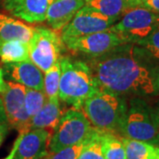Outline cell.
Instances as JSON below:
<instances>
[{"label": "cell", "instance_id": "cell-1", "mask_svg": "<svg viewBox=\"0 0 159 159\" xmlns=\"http://www.w3.org/2000/svg\"><path fill=\"white\" fill-rule=\"evenodd\" d=\"M87 63L100 89L120 96H155L154 70L157 65L130 43L115 47Z\"/></svg>", "mask_w": 159, "mask_h": 159}, {"label": "cell", "instance_id": "cell-2", "mask_svg": "<svg viewBox=\"0 0 159 159\" xmlns=\"http://www.w3.org/2000/svg\"><path fill=\"white\" fill-rule=\"evenodd\" d=\"M61 75L59 81L58 98L80 109L86 99L96 93L100 88L97 85L89 65L81 60L69 57L60 58Z\"/></svg>", "mask_w": 159, "mask_h": 159}, {"label": "cell", "instance_id": "cell-3", "mask_svg": "<svg viewBox=\"0 0 159 159\" xmlns=\"http://www.w3.org/2000/svg\"><path fill=\"white\" fill-rule=\"evenodd\" d=\"M126 107L127 102L123 96L99 89L86 99L80 110L95 128L117 134Z\"/></svg>", "mask_w": 159, "mask_h": 159}, {"label": "cell", "instance_id": "cell-4", "mask_svg": "<svg viewBox=\"0 0 159 159\" xmlns=\"http://www.w3.org/2000/svg\"><path fill=\"white\" fill-rule=\"evenodd\" d=\"M118 133L124 138L159 145L158 126L152 117L149 104L142 97H132L127 102Z\"/></svg>", "mask_w": 159, "mask_h": 159}, {"label": "cell", "instance_id": "cell-5", "mask_svg": "<svg viewBox=\"0 0 159 159\" xmlns=\"http://www.w3.org/2000/svg\"><path fill=\"white\" fill-rule=\"evenodd\" d=\"M96 128L81 110L72 109L62 114L56 129L49 141V152L54 153L62 148L82 142Z\"/></svg>", "mask_w": 159, "mask_h": 159}, {"label": "cell", "instance_id": "cell-6", "mask_svg": "<svg viewBox=\"0 0 159 159\" xmlns=\"http://www.w3.org/2000/svg\"><path fill=\"white\" fill-rule=\"evenodd\" d=\"M119 19L110 29L125 43H135L159 30V12L142 6L131 8Z\"/></svg>", "mask_w": 159, "mask_h": 159}, {"label": "cell", "instance_id": "cell-7", "mask_svg": "<svg viewBox=\"0 0 159 159\" xmlns=\"http://www.w3.org/2000/svg\"><path fill=\"white\" fill-rule=\"evenodd\" d=\"M64 42L57 33L46 27L34 28L32 38L29 41V57L43 72L61 58Z\"/></svg>", "mask_w": 159, "mask_h": 159}, {"label": "cell", "instance_id": "cell-8", "mask_svg": "<svg viewBox=\"0 0 159 159\" xmlns=\"http://www.w3.org/2000/svg\"><path fill=\"white\" fill-rule=\"evenodd\" d=\"M119 19L109 17L90 6H82L71 21L61 30L64 41L109 29Z\"/></svg>", "mask_w": 159, "mask_h": 159}, {"label": "cell", "instance_id": "cell-9", "mask_svg": "<svg viewBox=\"0 0 159 159\" xmlns=\"http://www.w3.org/2000/svg\"><path fill=\"white\" fill-rule=\"evenodd\" d=\"M26 87L20 83L6 81V90L0 93L6 111V122L19 132L30 130V117L25 109Z\"/></svg>", "mask_w": 159, "mask_h": 159}, {"label": "cell", "instance_id": "cell-10", "mask_svg": "<svg viewBox=\"0 0 159 159\" xmlns=\"http://www.w3.org/2000/svg\"><path fill=\"white\" fill-rule=\"evenodd\" d=\"M70 51L89 57L101 56L117 46L125 43L117 33L111 29L64 41Z\"/></svg>", "mask_w": 159, "mask_h": 159}, {"label": "cell", "instance_id": "cell-11", "mask_svg": "<svg viewBox=\"0 0 159 159\" xmlns=\"http://www.w3.org/2000/svg\"><path fill=\"white\" fill-rule=\"evenodd\" d=\"M51 133L46 129H30L21 138L13 159H43L49 154Z\"/></svg>", "mask_w": 159, "mask_h": 159}, {"label": "cell", "instance_id": "cell-12", "mask_svg": "<svg viewBox=\"0 0 159 159\" xmlns=\"http://www.w3.org/2000/svg\"><path fill=\"white\" fill-rule=\"evenodd\" d=\"M54 0H3V6L12 16L29 23L45 21L49 6Z\"/></svg>", "mask_w": 159, "mask_h": 159}, {"label": "cell", "instance_id": "cell-13", "mask_svg": "<svg viewBox=\"0 0 159 159\" xmlns=\"http://www.w3.org/2000/svg\"><path fill=\"white\" fill-rule=\"evenodd\" d=\"M4 74L11 81L20 83L26 88L43 90V71L31 60L5 64Z\"/></svg>", "mask_w": 159, "mask_h": 159}, {"label": "cell", "instance_id": "cell-14", "mask_svg": "<svg viewBox=\"0 0 159 159\" xmlns=\"http://www.w3.org/2000/svg\"><path fill=\"white\" fill-rule=\"evenodd\" d=\"M85 4L86 0H54L49 6L45 21L55 31L62 30Z\"/></svg>", "mask_w": 159, "mask_h": 159}, {"label": "cell", "instance_id": "cell-15", "mask_svg": "<svg viewBox=\"0 0 159 159\" xmlns=\"http://www.w3.org/2000/svg\"><path fill=\"white\" fill-rule=\"evenodd\" d=\"M33 33V27L0 12V42L20 40L29 43Z\"/></svg>", "mask_w": 159, "mask_h": 159}, {"label": "cell", "instance_id": "cell-16", "mask_svg": "<svg viewBox=\"0 0 159 159\" xmlns=\"http://www.w3.org/2000/svg\"><path fill=\"white\" fill-rule=\"evenodd\" d=\"M62 116L59 101L46 100L45 103L30 120V129H46L52 132L56 129ZM51 133V132H50Z\"/></svg>", "mask_w": 159, "mask_h": 159}, {"label": "cell", "instance_id": "cell-17", "mask_svg": "<svg viewBox=\"0 0 159 159\" xmlns=\"http://www.w3.org/2000/svg\"><path fill=\"white\" fill-rule=\"evenodd\" d=\"M85 5L106 16L118 19L131 8L141 6L140 0H86Z\"/></svg>", "mask_w": 159, "mask_h": 159}, {"label": "cell", "instance_id": "cell-18", "mask_svg": "<svg viewBox=\"0 0 159 159\" xmlns=\"http://www.w3.org/2000/svg\"><path fill=\"white\" fill-rule=\"evenodd\" d=\"M0 58L5 64L29 61V43L20 40L0 42Z\"/></svg>", "mask_w": 159, "mask_h": 159}, {"label": "cell", "instance_id": "cell-19", "mask_svg": "<svg viewBox=\"0 0 159 159\" xmlns=\"http://www.w3.org/2000/svg\"><path fill=\"white\" fill-rule=\"evenodd\" d=\"M126 159H159V147L152 143L122 137Z\"/></svg>", "mask_w": 159, "mask_h": 159}, {"label": "cell", "instance_id": "cell-20", "mask_svg": "<svg viewBox=\"0 0 159 159\" xmlns=\"http://www.w3.org/2000/svg\"><path fill=\"white\" fill-rule=\"evenodd\" d=\"M101 143L104 159H126L122 138L116 134L101 131Z\"/></svg>", "mask_w": 159, "mask_h": 159}, {"label": "cell", "instance_id": "cell-21", "mask_svg": "<svg viewBox=\"0 0 159 159\" xmlns=\"http://www.w3.org/2000/svg\"><path fill=\"white\" fill-rule=\"evenodd\" d=\"M43 77V92L47 100L58 101V89L61 75L60 59L57 60L51 68H49Z\"/></svg>", "mask_w": 159, "mask_h": 159}, {"label": "cell", "instance_id": "cell-22", "mask_svg": "<svg viewBox=\"0 0 159 159\" xmlns=\"http://www.w3.org/2000/svg\"><path fill=\"white\" fill-rule=\"evenodd\" d=\"M77 159H104L101 143V131L97 128L94 130Z\"/></svg>", "mask_w": 159, "mask_h": 159}, {"label": "cell", "instance_id": "cell-23", "mask_svg": "<svg viewBox=\"0 0 159 159\" xmlns=\"http://www.w3.org/2000/svg\"><path fill=\"white\" fill-rule=\"evenodd\" d=\"M136 44L142 52L154 64L159 66V30L154 32L144 39L140 40Z\"/></svg>", "mask_w": 159, "mask_h": 159}, {"label": "cell", "instance_id": "cell-24", "mask_svg": "<svg viewBox=\"0 0 159 159\" xmlns=\"http://www.w3.org/2000/svg\"><path fill=\"white\" fill-rule=\"evenodd\" d=\"M46 100L47 99L43 90H37L29 88L26 89L25 109L30 119L42 109Z\"/></svg>", "mask_w": 159, "mask_h": 159}, {"label": "cell", "instance_id": "cell-25", "mask_svg": "<svg viewBox=\"0 0 159 159\" xmlns=\"http://www.w3.org/2000/svg\"><path fill=\"white\" fill-rule=\"evenodd\" d=\"M89 137L82 142L66 147L57 152L54 153L49 152V155L47 156V159H77L88 142Z\"/></svg>", "mask_w": 159, "mask_h": 159}, {"label": "cell", "instance_id": "cell-26", "mask_svg": "<svg viewBox=\"0 0 159 159\" xmlns=\"http://www.w3.org/2000/svg\"><path fill=\"white\" fill-rule=\"evenodd\" d=\"M140 6L159 12V0H140Z\"/></svg>", "mask_w": 159, "mask_h": 159}, {"label": "cell", "instance_id": "cell-27", "mask_svg": "<svg viewBox=\"0 0 159 159\" xmlns=\"http://www.w3.org/2000/svg\"><path fill=\"white\" fill-rule=\"evenodd\" d=\"M29 132V131H28ZM27 132H24V131H21V132H19V135H18L17 139L15 140V142L13 143V146H12V148H11V152L10 154L5 157V158L3 159H13L14 158V156H15V153H16V150H17V148H18V145H19V143L20 142V140H21V138L22 136L26 134Z\"/></svg>", "mask_w": 159, "mask_h": 159}, {"label": "cell", "instance_id": "cell-28", "mask_svg": "<svg viewBox=\"0 0 159 159\" xmlns=\"http://www.w3.org/2000/svg\"><path fill=\"white\" fill-rule=\"evenodd\" d=\"M149 107H150V111H151L154 120L159 128V100L155 102L153 105H149Z\"/></svg>", "mask_w": 159, "mask_h": 159}, {"label": "cell", "instance_id": "cell-29", "mask_svg": "<svg viewBox=\"0 0 159 159\" xmlns=\"http://www.w3.org/2000/svg\"><path fill=\"white\" fill-rule=\"evenodd\" d=\"M8 131H9V125L7 122L0 124V146L2 145L4 140L6 139V135L8 134Z\"/></svg>", "mask_w": 159, "mask_h": 159}, {"label": "cell", "instance_id": "cell-30", "mask_svg": "<svg viewBox=\"0 0 159 159\" xmlns=\"http://www.w3.org/2000/svg\"><path fill=\"white\" fill-rule=\"evenodd\" d=\"M154 88L156 94H159V66H157L154 70Z\"/></svg>", "mask_w": 159, "mask_h": 159}, {"label": "cell", "instance_id": "cell-31", "mask_svg": "<svg viewBox=\"0 0 159 159\" xmlns=\"http://www.w3.org/2000/svg\"><path fill=\"white\" fill-rule=\"evenodd\" d=\"M6 116L5 108H4V103L2 101V98L0 96V124L1 123H6Z\"/></svg>", "mask_w": 159, "mask_h": 159}, {"label": "cell", "instance_id": "cell-32", "mask_svg": "<svg viewBox=\"0 0 159 159\" xmlns=\"http://www.w3.org/2000/svg\"><path fill=\"white\" fill-rule=\"evenodd\" d=\"M6 89V81L5 80V74L3 69L0 68V93L4 92Z\"/></svg>", "mask_w": 159, "mask_h": 159}, {"label": "cell", "instance_id": "cell-33", "mask_svg": "<svg viewBox=\"0 0 159 159\" xmlns=\"http://www.w3.org/2000/svg\"><path fill=\"white\" fill-rule=\"evenodd\" d=\"M48 155H49V154H48ZM43 159H47V157H43Z\"/></svg>", "mask_w": 159, "mask_h": 159}, {"label": "cell", "instance_id": "cell-34", "mask_svg": "<svg viewBox=\"0 0 159 159\" xmlns=\"http://www.w3.org/2000/svg\"><path fill=\"white\" fill-rule=\"evenodd\" d=\"M158 147H159V145H158Z\"/></svg>", "mask_w": 159, "mask_h": 159}]
</instances>
